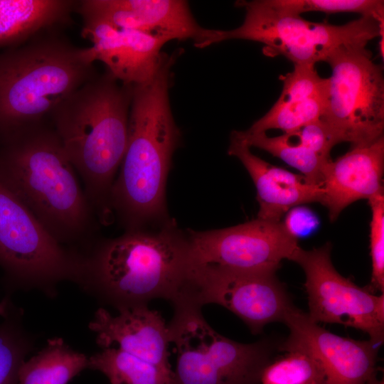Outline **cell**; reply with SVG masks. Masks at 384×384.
Here are the masks:
<instances>
[{"instance_id":"cell-25","label":"cell","mask_w":384,"mask_h":384,"mask_svg":"<svg viewBox=\"0 0 384 384\" xmlns=\"http://www.w3.org/2000/svg\"><path fill=\"white\" fill-rule=\"evenodd\" d=\"M271 6L291 14L301 15L308 11L326 14L358 13L383 21L384 1L380 0H267Z\"/></svg>"},{"instance_id":"cell-21","label":"cell","mask_w":384,"mask_h":384,"mask_svg":"<svg viewBox=\"0 0 384 384\" xmlns=\"http://www.w3.org/2000/svg\"><path fill=\"white\" fill-rule=\"evenodd\" d=\"M88 368L103 373L110 384H172L173 371L115 347L88 358Z\"/></svg>"},{"instance_id":"cell-18","label":"cell","mask_w":384,"mask_h":384,"mask_svg":"<svg viewBox=\"0 0 384 384\" xmlns=\"http://www.w3.org/2000/svg\"><path fill=\"white\" fill-rule=\"evenodd\" d=\"M228 154L238 158L249 173L257 191V218L280 221L291 208L321 202L323 190L303 175L275 166L255 155L236 130L230 134Z\"/></svg>"},{"instance_id":"cell-17","label":"cell","mask_w":384,"mask_h":384,"mask_svg":"<svg viewBox=\"0 0 384 384\" xmlns=\"http://www.w3.org/2000/svg\"><path fill=\"white\" fill-rule=\"evenodd\" d=\"M384 137L368 144L353 146L324 170L321 203L330 220L337 219L348 206L384 193Z\"/></svg>"},{"instance_id":"cell-22","label":"cell","mask_w":384,"mask_h":384,"mask_svg":"<svg viewBox=\"0 0 384 384\" xmlns=\"http://www.w3.org/2000/svg\"><path fill=\"white\" fill-rule=\"evenodd\" d=\"M236 132L250 148H259L279 158L299 170L310 183L321 186L324 168L331 159L319 156L286 133L280 136L269 137L265 132L250 133L246 130Z\"/></svg>"},{"instance_id":"cell-11","label":"cell","mask_w":384,"mask_h":384,"mask_svg":"<svg viewBox=\"0 0 384 384\" xmlns=\"http://www.w3.org/2000/svg\"><path fill=\"white\" fill-rule=\"evenodd\" d=\"M329 242L306 250L299 247L292 258L304 270L310 319L336 324L367 334L380 346L384 338V295L361 287L342 276L331 259Z\"/></svg>"},{"instance_id":"cell-5","label":"cell","mask_w":384,"mask_h":384,"mask_svg":"<svg viewBox=\"0 0 384 384\" xmlns=\"http://www.w3.org/2000/svg\"><path fill=\"white\" fill-rule=\"evenodd\" d=\"M92 48H80L56 30L0 53V134L44 121L99 73Z\"/></svg>"},{"instance_id":"cell-24","label":"cell","mask_w":384,"mask_h":384,"mask_svg":"<svg viewBox=\"0 0 384 384\" xmlns=\"http://www.w3.org/2000/svg\"><path fill=\"white\" fill-rule=\"evenodd\" d=\"M317 361L302 349H292L274 358L263 370L261 384H324Z\"/></svg>"},{"instance_id":"cell-14","label":"cell","mask_w":384,"mask_h":384,"mask_svg":"<svg viewBox=\"0 0 384 384\" xmlns=\"http://www.w3.org/2000/svg\"><path fill=\"white\" fill-rule=\"evenodd\" d=\"M82 36L90 40L96 60L102 61L117 80L127 85L148 81L155 73L169 39L143 31L118 28L89 14H80Z\"/></svg>"},{"instance_id":"cell-28","label":"cell","mask_w":384,"mask_h":384,"mask_svg":"<svg viewBox=\"0 0 384 384\" xmlns=\"http://www.w3.org/2000/svg\"><path fill=\"white\" fill-rule=\"evenodd\" d=\"M24 355L25 346L19 331L7 319L0 324V384H17Z\"/></svg>"},{"instance_id":"cell-4","label":"cell","mask_w":384,"mask_h":384,"mask_svg":"<svg viewBox=\"0 0 384 384\" xmlns=\"http://www.w3.org/2000/svg\"><path fill=\"white\" fill-rule=\"evenodd\" d=\"M188 273L186 233L170 220L98 242L83 258L82 281L92 283L119 309L157 298L172 303L183 293Z\"/></svg>"},{"instance_id":"cell-29","label":"cell","mask_w":384,"mask_h":384,"mask_svg":"<svg viewBox=\"0 0 384 384\" xmlns=\"http://www.w3.org/2000/svg\"><path fill=\"white\" fill-rule=\"evenodd\" d=\"M287 134L302 146L328 159H331L333 146L338 144L331 129L321 119Z\"/></svg>"},{"instance_id":"cell-16","label":"cell","mask_w":384,"mask_h":384,"mask_svg":"<svg viewBox=\"0 0 384 384\" xmlns=\"http://www.w3.org/2000/svg\"><path fill=\"white\" fill-rule=\"evenodd\" d=\"M85 9L118 28L132 29L172 40L201 39L206 28L183 0H87Z\"/></svg>"},{"instance_id":"cell-15","label":"cell","mask_w":384,"mask_h":384,"mask_svg":"<svg viewBox=\"0 0 384 384\" xmlns=\"http://www.w3.org/2000/svg\"><path fill=\"white\" fill-rule=\"evenodd\" d=\"M117 316L99 309L90 329L102 348L117 346L150 363L171 370L169 361L170 335L160 313L139 304L118 309Z\"/></svg>"},{"instance_id":"cell-13","label":"cell","mask_w":384,"mask_h":384,"mask_svg":"<svg viewBox=\"0 0 384 384\" xmlns=\"http://www.w3.org/2000/svg\"><path fill=\"white\" fill-rule=\"evenodd\" d=\"M283 323L289 334L282 340L279 351L302 349L311 354L322 369L324 384H370L378 379L380 346L331 333L294 305Z\"/></svg>"},{"instance_id":"cell-27","label":"cell","mask_w":384,"mask_h":384,"mask_svg":"<svg viewBox=\"0 0 384 384\" xmlns=\"http://www.w3.org/2000/svg\"><path fill=\"white\" fill-rule=\"evenodd\" d=\"M371 210L370 255L372 274L370 286L375 293L384 292V193L368 199Z\"/></svg>"},{"instance_id":"cell-9","label":"cell","mask_w":384,"mask_h":384,"mask_svg":"<svg viewBox=\"0 0 384 384\" xmlns=\"http://www.w3.org/2000/svg\"><path fill=\"white\" fill-rule=\"evenodd\" d=\"M83 257L68 250L0 181V265L11 279L50 284L81 281Z\"/></svg>"},{"instance_id":"cell-12","label":"cell","mask_w":384,"mask_h":384,"mask_svg":"<svg viewBox=\"0 0 384 384\" xmlns=\"http://www.w3.org/2000/svg\"><path fill=\"white\" fill-rule=\"evenodd\" d=\"M189 269L220 267L236 270L277 268L300 247L281 221L257 218L238 225L204 231L188 229Z\"/></svg>"},{"instance_id":"cell-6","label":"cell","mask_w":384,"mask_h":384,"mask_svg":"<svg viewBox=\"0 0 384 384\" xmlns=\"http://www.w3.org/2000/svg\"><path fill=\"white\" fill-rule=\"evenodd\" d=\"M171 304L168 329L177 354L172 384H259L263 370L280 352L279 338L237 342L215 331L199 305L185 298Z\"/></svg>"},{"instance_id":"cell-8","label":"cell","mask_w":384,"mask_h":384,"mask_svg":"<svg viewBox=\"0 0 384 384\" xmlns=\"http://www.w3.org/2000/svg\"><path fill=\"white\" fill-rule=\"evenodd\" d=\"M325 62L331 68L321 119L338 143L370 144L384 137L383 68L372 60L366 44L336 48Z\"/></svg>"},{"instance_id":"cell-19","label":"cell","mask_w":384,"mask_h":384,"mask_svg":"<svg viewBox=\"0 0 384 384\" xmlns=\"http://www.w3.org/2000/svg\"><path fill=\"white\" fill-rule=\"evenodd\" d=\"M79 1L0 0V48L21 46L70 23Z\"/></svg>"},{"instance_id":"cell-30","label":"cell","mask_w":384,"mask_h":384,"mask_svg":"<svg viewBox=\"0 0 384 384\" xmlns=\"http://www.w3.org/2000/svg\"><path fill=\"white\" fill-rule=\"evenodd\" d=\"M314 217L309 211L299 209L293 210L284 223L289 230L297 238L298 235L306 233L313 228Z\"/></svg>"},{"instance_id":"cell-20","label":"cell","mask_w":384,"mask_h":384,"mask_svg":"<svg viewBox=\"0 0 384 384\" xmlns=\"http://www.w3.org/2000/svg\"><path fill=\"white\" fill-rule=\"evenodd\" d=\"M86 368L85 355L73 350L61 338H53L36 356L23 361L17 384H67Z\"/></svg>"},{"instance_id":"cell-23","label":"cell","mask_w":384,"mask_h":384,"mask_svg":"<svg viewBox=\"0 0 384 384\" xmlns=\"http://www.w3.org/2000/svg\"><path fill=\"white\" fill-rule=\"evenodd\" d=\"M327 96L295 100L280 105L274 104L246 131L250 133H266L270 129H280L284 133L295 131L321 118Z\"/></svg>"},{"instance_id":"cell-7","label":"cell","mask_w":384,"mask_h":384,"mask_svg":"<svg viewBox=\"0 0 384 384\" xmlns=\"http://www.w3.org/2000/svg\"><path fill=\"white\" fill-rule=\"evenodd\" d=\"M235 6L245 10L243 23L231 30L207 28L199 48L231 39L247 40L262 43L265 55H283L294 65L314 66L341 46L367 45L383 36L384 21L370 16L333 25L309 21L274 8L267 0L238 1Z\"/></svg>"},{"instance_id":"cell-26","label":"cell","mask_w":384,"mask_h":384,"mask_svg":"<svg viewBox=\"0 0 384 384\" xmlns=\"http://www.w3.org/2000/svg\"><path fill=\"white\" fill-rule=\"evenodd\" d=\"M283 87L274 104L295 100L328 95L329 79L321 78L314 65H295L294 70L282 77Z\"/></svg>"},{"instance_id":"cell-3","label":"cell","mask_w":384,"mask_h":384,"mask_svg":"<svg viewBox=\"0 0 384 384\" xmlns=\"http://www.w3.org/2000/svg\"><path fill=\"white\" fill-rule=\"evenodd\" d=\"M133 86L122 84L106 70L50 116L68 158L82 179L86 198L104 225L112 214L111 190L127 149Z\"/></svg>"},{"instance_id":"cell-1","label":"cell","mask_w":384,"mask_h":384,"mask_svg":"<svg viewBox=\"0 0 384 384\" xmlns=\"http://www.w3.org/2000/svg\"><path fill=\"white\" fill-rule=\"evenodd\" d=\"M180 51L162 53L146 82L133 86L128 141L119 174L110 193V207L126 230L169 221L166 185L181 132L173 117L169 88L171 69Z\"/></svg>"},{"instance_id":"cell-2","label":"cell","mask_w":384,"mask_h":384,"mask_svg":"<svg viewBox=\"0 0 384 384\" xmlns=\"http://www.w3.org/2000/svg\"><path fill=\"white\" fill-rule=\"evenodd\" d=\"M2 135L0 181L62 245L92 242L99 221L54 128L41 121Z\"/></svg>"},{"instance_id":"cell-10","label":"cell","mask_w":384,"mask_h":384,"mask_svg":"<svg viewBox=\"0 0 384 384\" xmlns=\"http://www.w3.org/2000/svg\"><path fill=\"white\" fill-rule=\"evenodd\" d=\"M277 270L190 268L180 297L201 306L220 305L242 319L253 334H258L268 324L283 323L285 314L294 305L277 277Z\"/></svg>"}]
</instances>
